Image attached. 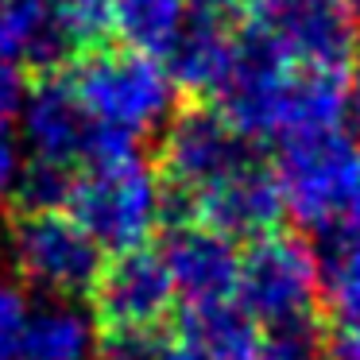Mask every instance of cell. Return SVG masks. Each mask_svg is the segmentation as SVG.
<instances>
[{"instance_id": "2", "label": "cell", "mask_w": 360, "mask_h": 360, "mask_svg": "<svg viewBox=\"0 0 360 360\" xmlns=\"http://www.w3.org/2000/svg\"><path fill=\"white\" fill-rule=\"evenodd\" d=\"M66 210L112 256L148 244L155 229L171 221V186L140 151H128L82 163Z\"/></svg>"}, {"instance_id": "7", "label": "cell", "mask_w": 360, "mask_h": 360, "mask_svg": "<svg viewBox=\"0 0 360 360\" xmlns=\"http://www.w3.org/2000/svg\"><path fill=\"white\" fill-rule=\"evenodd\" d=\"M174 302L179 290L171 267L151 244L112 252L94 287V314L105 329H163Z\"/></svg>"}, {"instance_id": "25", "label": "cell", "mask_w": 360, "mask_h": 360, "mask_svg": "<svg viewBox=\"0 0 360 360\" xmlns=\"http://www.w3.org/2000/svg\"><path fill=\"white\" fill-rule=\"evenodd\" d=\"M321 240H360V194L352 198V205L345 210L341 225H337L329 236H321Z\"/></svg>"}, {"instance_id": "4", "label": "cell", "mask_w": 360, "mask_h": 360, "mask_svg": "<svg viewBox=\"0 0 360 360\" xmlns=\"http://www.w3.org/2000/svg\"><path fill=\"white\" fill-rule=\"evenodd\" d=\"M105 248L82 229L70 210L20 213L8 225V264L27 290L43 298L94 295L105 267Z\"/></svg>"}, {"instance_id": "13", "label": "cell", "mask_w": 360, "mask_h": 360, "mask_svg": "<svg viewBox=\"0 0 360 360\" xmlns=\"http://www.w3.org/2000/svg\"><path fill=\"white\" fill-rule=\"evenodd\" d=\"M101 321L78 298H43L32 306L20 360H97Z\"/></svg>"}, {"instance_id": "5", "label": "cell", "mask_w": 360, "mask_h": 360, "mask_svg": "<svg viewBox=\"0 0 360 360\" xmlns=\"http://www.w3.org/2000/svg\"><path fill=\"white\" fill-rule=\"evenodd\" d=\"M236 302L259 321V329H275L287 321H302L318 314L321 302V256L306 236L275 233L252 240L240 252V283Z\"/></svg>"}, {"instance_id": "12", "label": "cell", "mask_w": 360, "mask_h": 360, "mask_svg": "<svg viewBox=\"0 0 360 360\" xmlns=\"http://www.w3.org/2000/svg\"><path fill=\"white\" fill-rule=\"evenodd\" d=\"M16 128L20 143L27 148L32 159H51V163L70 167L86 159L89 136H94V120H89L78 89L58 70L39 74V82H32Z\"/></svg>"}, {"instance_id": "27", "label": "cell", "mask_w": 360, "mask_h": 360, "mask_svg": "<svg viewBox=\"0 0 360 360\" xmlns=\"http://www.w3.org/2000/svg\"><path fill=\"white\" fill-rule=\"evenodd\" d=\"M244 4H252V8H259V12H264L267 4H275V0H244Z\"/></svg>"}, {"instance_id": "11", "label": "cell", "mask_w": 360, "mask_h": 360, "mask_svg": "<svg viewBox=\"0 0 360 360\" xmlns=\"http://www.w3.org/2000/svg\"><path fill=\"white\" fill-rule=\"evenodd\" d=\"M167 267H171L174 290L186 306L236 298L240 283V248L225 233L202 225L194 217H179L167 225V236L159 244Z\"/></svg>"}, {"instance_id": "26", "label": "cell", "mask_w": 360, "mask_h": 360, "mask_svg": "<svg viewBox=\"0 0 360 360\" xmlns=\"http://www.w3.org/2000/svg\"><path fill=\"white\" fill-rule=\"evenodd\" d=\"M252 360H279V356H271V352H267V345H259V352Z\"/></svg>"}, {"instance_id": "16", "label": "cell", "mask_w": 360, "mask_h": 360, "mask_svg": "<svg viewBox=\"0 0 360 360\" xmlns=\"http://www.w3.org/2000/svg\"><path fill=\"white\" fill-rule=\"evenodd\" d=\"M321 302L337 329L360 333V240H321Z\"/></svg>"}, {"instance_id": "17", "label": "cell", "mask_w": 360, "mask_h": 360, "mask_svg": "<svg viewBox=\"0 0 360 360\" xmlns=\"http://www.w3.org/2000/svg\"><path fill=\"white\" fill-rule=\"evenodd\" d=\"M74 171L70 163H51V159H27L24 174L16 186V202L24 213H43V210H66L74 194Z\"/></svg>"}, {"instance_id": "18", "label": "cell", "mask_w": 360, "mask_h": 360, "mask_svg": "<svg viewBox=\"0 0 360 360\" xmlns=\"http://www.w3.org/2000/svg\"><path fill=\"white\" fill-rule=\"evenodd\" d=\"M47 4L74 39L78 55L89 47H101L112 35V0H47Z\"/></svg>"}, {"instance_id": "1", "label": "cell", "mask_w": 360, "mask_h": 360, "mask_svg": "<svg viewBox=\"0 0 360 360\" xmlns=\"http://www.w3.org/2000/svg\"><path fill=\"white\" fill-rule=\"evenodd\" d=\"M70 86L78 89L89 120L112 132H124L132 140L167 128L174 117V86L171 70L159 55L136 51L128 43L120 47H89L70 63Z\"/></svg>"}, {"instance_id": "9", "label": "cell", "mask_w": 360, "mask_h": 360, "mask_svg": "<svg viewBox=\"0 0 360 360\" xmlns=\"http://www.w3.org/2000/svg\"><path fill=\"white\" fill-rule=\"evenodd\" d=\"M240 8L244 0H186L179 35L163 51V66L171 70L179 89L202 97H213L221 89L240 47Z\"/></svg>"}, {"instance_id": "21", "label": "cell", "mask_w": 360, "mask_h": 360, "mask_svg": "<svg viewBox=\"0 0 360 360\" xmlns=\"http://www.w3.org/2000/svg\"><path fill=\"white\" fill-rule=\"evenodd\" d=\"M24 148L16 143L12 132H0V213L16 202V186H20V174H24Z\"/></svg>"}, {"instance_id": "20", "label": "cell", "mask_w": 360, "mask_h": 360, "mask_svg": "<svg viewBox=\"0 0 360 360\" xmlns=\"http://www.w3.org/2000/svg\"><path fill=\"white\" fill-rule=\"evenodd\" d=\"M27 70L20 63H8V58H0V132H12L24 112V101H27Z\"/></svg>"}, {"instance_id": "10", "label": "cell", "mask_w": 360, "mask_h": 360, "mask_svg": "<svg viewBox=\"0 0 360 360\" xmlns=\"http://www.w3.org/2000/svg\"><path fill=\"white\" fill-rule=\"evenodd\" d=\"M179 210H182L179 217L202 221V225L225 233L236 244H252L259 236L275 233L287 217V202H283L275 167H264V159L190 198H179Z\"/></svg>"}, {"instance_id": "15", "label": "cell", "mask_w": 360, "mask_h": 360, "mask_svg": "<svg viewBox=\"0 0 360 360\" xmlns=\"http://www.w3.org/2000/svg\"><path fill=\"white\" fill-rule=\"evenodd\" d=\"M186 0H112V32L136 51L159 55L179 35Z\"/></svg>"}, {"instance_id": "24", "label": "cell", "mask_w": 360, "mask_h": 360, "mask_svg": "<svg viewBox=\"0 0 360 360\" xmlns=\"http://www.w3.org/2000/svg\"><path fill=\"white\" fill-rule=\"evenodd\" d=\"M329 360H360V333L356 329H337L329 337Z\"/></svg>"}, {"instance_id": "6", "label": "cell", "mask_w": 360, "mask_h": 360, "mask_svg": "<svg viewBox=\"0 0 360 360\" xmlns=\"http://www.w3.org/2000/svg\"><path fill=\"white\" fill-rule=\"evenodd\" d=\"M252 163H259V143L244 136L217 105L179 109L163 128L159 174L179 198L198 194Z\"/></svg>"}, {"instance_id": "22", "label": "cell", "mask_w": 360, "mask_h": 360, "mask_svg": "<svg viewBox=\"0 0 360 360\" xmlns=\"http://www.w3.org/2000/svg\"><path fill=\"white\" fill-rule=\"evenodd\" d=\"M345 132L360 148V58L352 63L349 78H345Z\"/></svg>"}, {"instance_id": "19", "label": "cell", "mask_w": 360, "mask_h": 360, "mask_svg": "<svg viewBox=\"0 0 360 360\" xmlns=\"http://www.w3.org/2000/svg\"><path fill=\"white\" fill-rule=\"evenodd\" d=\"M32 298L16 271H0V360H20L24 329L32 318Z\"/></svg>"}, {"instance_id": "3", "label": "cell", "mask_w": 360, "mask_h": 360, "mask_svg": "<svg viewBox=\"0 0 360 360\" xmlns=\"http://www.w3.org/2000/svg\"><path fill=\"white\" fill-rule=\"evenodd\" d=\"M275 179L287 217L314 236H329L360 194V148L345 128L287 136L279 140Z\"/></svg>"}, {"instance_id": "8", "label": "cell", "mask_w": 360, "mask_h": 360, "mask_svg": "<svg viewBox=\"0 0 360 360\" xmlns=\"http://www.w3.org/2000/svg\"><path fill=\"white\" fill-rule=\"evenodd\" d=\"M264 27L298 66L349 74L360 58V16L349 0H275L264 8Z\"/></svg>"}, {"instance_id": "14", "label": "cell", "mask_w": 360, "mask_h": 360, "mask_svg": "<svg viewBox=\"0 0 360 360\" xmlns=\"http://www.w3.org/2000/svg\"><path fill=\"white\" fill-rule=\"evenodd\" d=\"M179 321V337L205 360H252L264 345L259 321L236 298L194 302L182 310Z\"/></svg>"}, {"instance_id": "23", "label": "cell", "mask_w": 360, "mask_h": 360, "mask_svg": "<svg viewBox=\"0 0 360 360\" xmlns=\"http://www.w3.org/2000/svg\"><path fill=\"white\" fill-rule=\"evenodd\" d=\"M143 360H205V356L190 349L182 337H167V333H163L155 345H151V352H148Z\"/></svg>"}]
</instances>
